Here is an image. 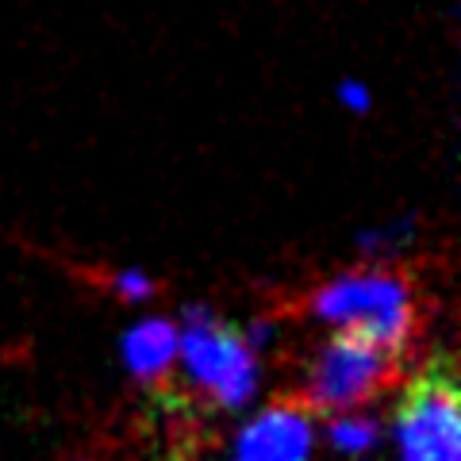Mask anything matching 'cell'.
Masks as SVG:
<instances>
[{
    "instance_id": "obj_9",
    "label": "cell",
    "mask_w": 461,
    "mask_h": 461,
    "mask_svg": "<svg viewBox=\"0 0 461 461\" xmlns=\"http://www.w3.org/2000/svg\"><path fill=\"white\" fill-rule=\"evenodd\" d=\"M115 288H120L123 300H142V296L154 293V281L139 269H127V273H115Z\"/></svg>"
},
{
    "instance_id": "obj_5",
    "label": "cell",
    "mask_w": 461,
    "mask_h": 461,
    "mask_svg": "<svg viewBox=\"0 0 461 461\" xmlns=\"http://www.w3.org/2000/svg\"><path fill=\"white\" fill-rule=\"evenodd\" d=\"M312 423L296 403H273L239 435V461H308Z\"/></svg>"
},
{
    "instance_id": "obj_4",
    "label": "cell",
    "mask_w": 461,
    "mask_h": 461,
    "mask_svg": "<svg viewBox=\"0 0 461 461\" xmlns=\"http://www.w3.org/2000/svg\"><path fill=\"white\" fill-rule=\"evenodd\" d=\"M177 350L185 366H189V377L223 408H239L254 393L258 366H254L250 335L215 320L208 308H189Z\"/></svg>"
},
{
    "instance_id": "obj_1",
    "label": "cell",
    "mask_w": 461,
    "mask_h": 461,
    "mask_svg": "<svg viewBox=\"0 0 461 461\" xmlns=\"http://www.w3.org/2000/svg\"><path fill=\"white\" fill-rule=\"evenodd\" d=\"M308 312L315 320L366 330L396 357L408 354L415 323H420L411 285L400 273H346V277H335L308 296Z\"/></svg>"
},
{
    "instance_id": "obj_8",
    "label": "cell",
    "mask_w": 461,
    "mask_h": 461,
    "mask_svg": "<svg viewBox=\"0 0 461 461\" xmlns=\"http://www.w3.org/2000/svg\"><path fill=\"white\" fill-rule=\"evenodd\" d=\"M335 96H339V104H342V108H350L354 115H366V112L373 108L369 85H366V81H357V77H342V81H339V89H335Z\"/></svg>"
},
{
    "instance_id": "obj_7",
    "label": "cell",
    "mask_w": 461,
    "mask_h": 461,
    "mask_svg": "<svg viewBox=\"0 0 461 461\" xmlns=\"http://www.w3.org/2000/svg\"><path fill=\"white\" fill-rule=\"evenodd\" d=\"M377 442V423L362 420V415H346V420L330 423V446L342 454H362Z\"/></svg>"
},
{
    "instance_id": "obj_3",
    "label": "cell",
    "mask_w": 461,
    "mask_h": 461,
    "mask_svg": "<svg viewBox=\"0 0 461 461\" xmlns=\"http://www.w3.org/2000/svg\"><path fill=\"white\" fill-rule=\"evenodd\" d=\"M396 442L403 461H461V388L457 369L435 354L396 403Z\"/></svg>"
},
{
    "instance_id": "obj_2",
    "label": "cell",
    "mask_w": 461,
    "mask_h": 461,
    "mask_svg": "<svg viewBox=\"0 0 461 461\" xmlns=\"http://www.w3.org/2000/svg\"><path fill=\"white\" fill-rule=\"evenodd\" d=\"M403 357L357 327H339L304 366V403L312 411H354L400 377Z\"/></svg>"
},
{
    "instance_id": "obj_6",
    "label": "cell",
    "mask_w": 461,
    "mask_h": 461,
    "mask_svg": "<svg viewBox=\"0 0 461 461\" xmlns=\"http://www.w3.org/2000/svg\"><path fill=\"white\" fill-rule=\"evenodd\" d=\"M177 339H181V330L169 320H147V323L131 327L123 339L127 369L142 381H158L173 366V357H177Z\"/></svg>"
}]
</instances>
